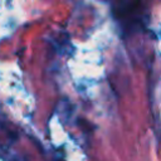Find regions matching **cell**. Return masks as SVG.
Segmentation results:
<instances>
[{
  "label": "cell",
  "mask_w": 161,
  "mask_h": 161,
  "mask_svg": "<svg viewBox=\"0 0 161 161\" xmlns=\"http://www.w3.org/2000/svg\"><path fill=\"white\" fill-rule=\"evenodd\" d=\"M112 13L123 30L131 33L142 28L145 20V5L142 3H116L112 6Z\"/></svg>",
  "instance_id": "1"
}]
</instances>
